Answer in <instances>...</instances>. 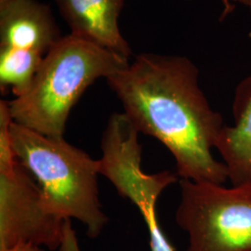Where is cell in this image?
Segmentation results:
<instances>
[{
	"instance_id": "obj_8",
	"label": "cell",
	"mask_w": 251,
	"mask_h": 251,
	"mask_svg": "<svg viewBox=\"0 0 251 251\" xmlns=\"http://www.w3.org/2000/svg\"><path fill=\"white\" fill-rule=\"evenodd\" d=\"M71 34L129 59L131 49L118 18L124 0H55Z\"/></svg>"
},
{
	"instance_id": "obj_14",
	"label": "cell",
	"mask_w": 251,
	"mask_h": 251,
	"mask_svg": "<svg viewBox=\"0 0 251 251\" xmlns=\"http://www.w3.org/2000/svg\"><path fill=\"white\" fill-rule=\"evenodd\" d=\"M12 0H0V8L6 6L7 4H9V2H11Z\"/></svg>"
},
{
	"instance_id": "obj_2",
	"label": "cell",
	"mask_w": 251,
	"mask_h": 251,
	"mask_svg": "<svg viewBox=\"0 0 251 251\" xmlns=\"http://www.w3.org/2000/svg\"><path fill=\"white\" fill-rule=\"evenodd\" d=\"M129 64L128 58L72 34L45 54L32 87L9 101L13 122L50 138H63L71 110L100 77Z\"/></svg>"
},
{
	"instance_id": "obj_10",
	"label": "cell",
	"mask_w": 251,
	"mask_h": 251,
	"mask_svg": "<svg viewBox=\"0 0 251 251\" xmlns=\"http://www.w3.org/2000/svg\"><path fill=\"white\" fill-rule=\"evenodd\" d=\"M43 54L37 51L6 48L0 50V90L2 93L12 91L15 98L25 94L33 85Z\"/></svg>"
},
{
	"instance_id": "obj_11",
	"label": "cell",
	"mask_w": 251,
	"mask_h": 251,
	"mask_svg": "<svg viewBox=\"0 0 251 251\" xmlns=\"http://www.w3.org/2000/svg\"><path fill=\"white\" fill-rule=\"evenodd\" d=\"M59 251H81L76 233L71 225V220H66L64 222L63 240Z\"/></svg>"
},
{
	"instance_id": "obj_9",
	"label": "cell",
	"mask_w": 251,
	"mask_h": 251,
	"mask_svg": "<svg viewBox=\"0 0 251 251\" xmlns=\"http://www.w3.org/2000/svg\"><path fill=\"white\" fill-rule=\"evenodd\" d=\"M232 185H251V77L238 88L233 124L225 126L216 144Z\"/></svg>"
},
{
	"instance_id": "obj_13",
	"label": "cell",
	"mask_w": 251,
	"mask_h": 251,
	"mask_svg": "<svg viewBox=\"0 0 251 251\" xmlns=\"http://www.w3.org/2000/svg\"><path fill=\"white\" fill-rule=\"evenodd\" d=\"M45 251L41 247L36 246L34 244L31 243H20L18 245L10 248V249H7L4 251Z\"/></svg>"
},
{
	"instance_id": "obj_5",
	"label": "cell",
	"mask_w": 251,
	"mask_h": 251,
	"mask_svg": "<svg viewBox=\"0 0 251 251\" xmlns=\"http://www.w3.org/2000/svg\"><path fill=\"white\" fill-rule=\"evenodd\" d=\"M175 220L186 251H251V185L180 179Z\"/></svg>"
},
{
	"instance_id": "obj_12",
	"label": "cell",
	"mask_w": 251,
	"mask_h": 251,
	"mask_svg": "<svg viewBox=\"0 0 251 251\" xmlns=\"http://www.w3.org/2000/svg\"><path fill=\"white\" fill-rule=\"evenodd\" d=\"M221 1L224 5L226 13L232 10L234 7H238V6L251 10V0H221Z\"/></svg>"
},
{
	"instance_id": "obj_3",
	"label": "cell",
	"mask_w": 251,
	"mask_h": 251,
	"mask_svg": "<svg viewBox=\"0 0 251 251\" xmlns=\"http://www.w3.org/2000/svg\"><path fill=\"white\" fill-rule=\"evenodd\" d=\"M9 136L18 160L36 179L50 208L63 220L75 219L90 238L98 237L107 225L100 202L99 159L68 144L11 122Z\"/></svg>"
},
{
	"instance_id": "obj_7",
	"label": "cell",
	"mask_w": 251,
	"mask_h": 251,
	"mask_svg": "<svg viewBox=\"0 0 251 251\" xmlns=\"http://www.w3.org/2000/svg\"><path fill=\"white\" fill-rule=\"evenodd\" d=\"M63 36L50 9L36 0H12L0 8V46L47 53Z\"/></svg>"
},
{
	"instance_id": "obj_4",
	"label": "cell",
	"mask_w": 251,
	"mask_h": 251,
	"mask_svg": "<svg viewBox=\"0 0 251 251\" xmlns=\"http://www.w3.org/2000/svg\"><path fill=\"white\" fill-rule=\"evenodd\" d=\"M12 118L7 100H0V251L20 243L60 248L66 220L50 208L42 190L16 159L9 127Z\"/></svg>"
},
{
	"instance_id": "obj_6",
	"label": "cell",
	"mask_w": 251,
	"mask_h": 251,
	"mask_svg": "<svg viewBox=\"0 0 251 251\" xmlns=\"http://www.w3.org/2000/svg\"><path fill=\"white\" fill-rule=\"evenodd\" d=\"M101 175L112 182L119 196L139 208L148 229L151 251H176L158 223L156 203L163 191L178 181V174L171 171L145 173L142 170V149L126 146L105 158Z\"/></svg>"
},
{
	"instance_id": "obj_1",
	"label": "cell",
	"mask_w": 251,
	"mask_h": 251,
	"mask_svg": "<svg viewBox=\"0 0 251 251\" xmlns=\"http://www.w3.org/2000/svg\"><path fill=\"white\" fill-rule=\"evenodd\" d=\"M140 133L171 152L180 179L225 184V163L212 150L225 127L199 85L198 67L185 57L143 53L106 78Z\"/></svg>"
}]
</instances>
